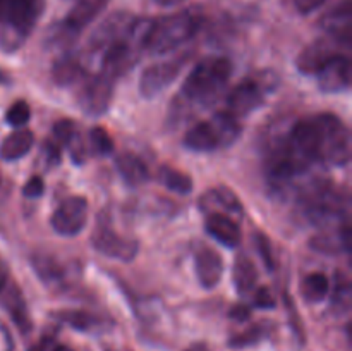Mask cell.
<instances>
[{
	"instance_id": "1",
	"label": "cell",
	"mask_w": 352,
	"mask_h": 351,
	"mask_svg": "<svg viewBox=\"0 0 352 351\" xmlns=\"http://www.w3.org/2000/svg\"><path fill=\"white\" fill-rule=\"evenodd\" d=\"M232 65L226 57H206L191 69L182 85L181 96L195 105L208 107L219 102L229 85Z\"/></svg>"
},
{
	"instance_id": "2",
	"label": "cell",
	"mask_w": 352,
	"mask_h": 351,
	"mask_svg": "<svg viewBox=\"0 0 352 351\" xmlns=\"http://www.w3.org/2000/svg\"><path fill=\"white\" fill-rule=\"evenodd\" d=\"M201 23L203 16L196 9H186L158 21H150L143 48L153 55L174 52L198 33Z\"/></svg>"
},
{
	"instance_id": "3",
	"label": "cell",
	"mask_w": 352,
	"mask_h": 351,
	"mask_svg": "<svg viewBox=\"0 0 352 351\" xmlns=\"http://www.w3.org/2000/svg\"><path fill=\"white\" fill-rule=\"evenodd\" d=\"M315 140L316 162L327 167H344L351 158V136L346 124L333 114L309 117Z\"/></svg>"
},
{
	"instance_id": "4",
	"label": "cell",
	"mask_w": 352,
	"mask_h": 351,
	"mask_svg": "<svg viewBox=\"0 0 352 351\" xmlns=\"http://www.w3.org/2000/svg\"><path fill=\"white\" fill-rule=\"evenodd\" d=\"M43 12V0H6L0 14V45L14 52L26 41Z\"/></svg>"
},
{
	"instance_id": "5",
	"label": "cell",
	"mask_w": 352,
	"mask_h": 351,
	"mask_svg": "<svg viewBox=\"0 0 352 351\" xmlns=\"http://www.w3.org/2000/svg\"><path fill=\"white\" fill-rule=\"evenodd\" d=\"M239 120L229 112H217L210 120L195 124L186 133L184 145L191 151H215L219 148L230 147L239 138Z\"/></svg>"
},
{
	"instance_id": "6",
	"label": "cell",
	"mask_w": 352,
	"mask_h": 351,
	"mask_svg": "<svg viewBox=\"0 0 352 351\" xmlns=\"http://www.w3.org/2000/svg\"><path fill=\"white\" fill-rule=\"evenodd\" d=\"M109 0H76L65 19L48 33L47 43L50 47H67L76 34L81 33L98 14L107 7Z\"/></svg>"
},
{
	"instance_id": "7",
	"label": "cell",
	"mask_w": 352,
	"mask_h": 351,
	"mask_svg": "<svg viewBox=\"0 0 352 351\" xmlns=\"http://www.w3.org/2000/svg\"><path fill=\"white\" fill-rule=\"evenodd\" d=\"M188 61L189 55H179V57L157 62V64L144 69L140 78L141 96L143 98H155L160 93H164L175 81V78L181 74Z\"/></svg>"
},
{
	"instance_id": "8",
	"label": "cell",
	"mask_w": 352,
	"mask_h": 351,
	"mask_svg": "<svg viewBox=\"0 0 352 351\" xmlns=\"http://www.w3.org/2000/svg\"><path fill=\"white\" fill-rule=\"evenodd\" d=\"M113 88H116V79L103 72L86 79L78 93V103L82 112L93 117L103 116L112 103Z\"/></svg>"
},
{
	"instance_id": "9",
	"label": "cell",
	"mask_w": 352,
	"mask_h": 351,
	"mask_svg": "<svg viewBox=\"0 0 352 351\" xmlns=\"http://www.w3.org/2000/svg\"><path fill=\"white\" fill-rule=\"evenodd\" d=\"M88 222V200L85 196L65 198L52 213L50 224L60 236H78Z\"/></svg>"
},
{
	"instance_id": "10",
	"label": "cell",
	"mask_w": 352,
	"mask_h": 351,
	"mask_svg": "<svg viewBox=\"0 0 352 351\" xmlns=\"http://www.w3.org/2000/svg\"><path fill=\"white\" fill-rule=\"evenodd\" d=\"M91 244L98 253L116 260L131 262L138 255V241L117 234L110 226H98L91 236Z\"/></svg>"
},
{
	"instance_id": "11",
	"label": "cell",
	"mask_w": 352,
	"mask_h": 351,
	"mask_svg": "<svg viewBox=\"0 0 352 351\" xmlns=\"http://www.w3.org/2000/svg\"><path fill=\"white\" fill-rule=\"evenodd\" d=\"M265 92L267 88L256 79H246V81L239 83L230 89L229 96H227V112L236 119L250 116L251 112L261 107L265 100Z\"/></svg>"
},
{
	"instance_id": "12",
	"label": "cell",
	"mask_w": 352,
	"mask_h": 351,
	"mask_svg": "<svg viewBox=\"0 0 352 351\" xmlns=\"http://www.w3.org/2000/svg\"><path fill=\"white\" fill-rule=\"evenodd\" d=\"M318 88L323 93L346 92L351 86V61L347 55H333L315 72Z\"/></svg>"
},
{
	"instance_id": "13",
	"label": "cell",
	"mask_w": 352,
	"mask_h": 351,
	"mask_svg": "<svg viewBox=\"0 0 352 351\" xmlns=\"http://www.w3.org/2000/svg\"><path fill=\"white\" fill-rule=\"evenodd\" d=\"M134 17L126 12H117L107 17L89 38L91 52H103L113 41H119L131 33L134 26Z\"/></svg>"
},
{
	"instance_id": "14",
	"label": "cell",
	"mask_w": 352,
	"mask_h": 351,
	"mask_svg": "<svg viewBox=\"0 0 352 351\" xmlns=\"http://www.w3.org/2000/svg\"><path fill=\"white\" fill-rule=\"evenodd\" d=\"M320 26L339 43H351L352 34V6L351 0H340L320 21Z\"/></svg>"
},
{
	"instance_id": "15",
	"label": "cell",
	"mask_w": 352,
	"mask_h": 351,
	"mask_svg": "<svg viewBox=\"0 0 352 351\" xmlns=\"http://www.w3.org/2000/svg\"><path fill=\"white\" fill-rule=\"evenodd\" d=\"M195 270L198 282L205 289H213L219 286L223 275V260L215 250L203 246L195 255Z\"/></svg>"
},
{
	"instance_id": "16",
	"label": "cell",
	"mask_w": 352,
	"mask_h": 351,
	"mask_svg": "<svg viewBox=\"0 0 352 351\" xmlns=\"http://www.w3.org/2000/svg\"><path fill=\"white\" fill-rule=\"evenodd\" d=\"M205 229L210 236L227 248H236L241 243V227L227 213H208Z\"/></svg>"
},
{
	"instance_id": "17",
	"label": "cell",
	"mask_w": 352,
	"mask_h": 351,
	"mask_svg": "<svg viewBox=\"0 0 352 351\" xmlns=\"http://www.w3.org/2000/svg\"><path fill=\"white\" fill-rule=\"evenodd\" d=\"M333 55H339L337 48L333 47L330 41L318 40L315 41V43L308 45V47L301 52V55L298 57L296 64H298V69L302 74H315V72L318 71L329 58H332Z\"/></svg>"
},
{
	"instance_id": "18",
	"label": "cell",
	"mask_w": 352,
	"mask_h": 351,
	"mask_svg": "<svg viewBox=\"0 0 352 351\" xmlns=\"http://www.w3.org/2000/svg\"><path fill=\"white\" fill-rule=\"evenodd\" d=\"M86 76V67L82 64V58L74 54H65L54 64L52 69V78L58 86H71L78 81H82Z\"/></svg>"
},
{
	"instance_id": "19",
	"label": "cell",
	"mask_w": 352,
	"mask_h": 351,
	"mask_svg": "<svg viewBox=\"0 0 352 351\" xmlns=\"http://www.w3.org/2000/svg\"><path fill=\"white\" fill-rule=\"evenodd\" d=\"M351 227L349 224H344L337 233H322L316 234L311 241L309 246L318 253L327 255H337L342 251H351Z\"/></svg>"
},
{
	"instance_id": "20",
	"label": "cell",
	"mask_w": 352,
	"mask_h": 351,
	"mask_svg": "<svg viewBox=\"0 0 352 351\" xmlns=\"http://www.w3.org/2000/svg\"><path fill=\"white\" fill-rule=\"evenodd\" d=\"M199 209L208 213H217L219 210H226L229 213L243 212V206H241V202L236 196V193L227 188H213L206 191L199 198Z\"/></svg>"
},
{
	"instance_id": "21",
	"label": "cell",
	"mask_w": 352,
	"mask_h": 351,
	"mask_svg": "<svg viewBox=\"0 0 352 351\" xmlns=\"http://www.w3.org/2000/svg\"><path fill=\"white\" fill-rule=\"evenodd\" d=\"M34 145V136L30 129H17L0 145V158L6 162H16L26 157Z\"/></svg>"
},
{
	"instance_id": "22",
	"label": "cell",
	"mask_w": 352,
	"mask_h": 351,
	"mask_svg": "<svg viewBox=\"0 0 352 351\" xmlns=\"http://www.w3.org/2000/svg\"><path fill=\"white\" fill-rule=\"evenodd\" d=\"M116 167L120 178L129 186H141L150 179V171L143 158L134 153H120L116 158Z\"/></svg>"
},
{
	"instance_id": "23",
	"label": "cell",
	"mask_w": 352,
	"mask_h": 351,
	"mask_svg": "<svg viewBox=\"0 0 352 351\" xmlns=\"http://www.w3.org/2000/svg\"><path fill=\"white\" fill-rule=\"evenodd\" d=\"M232 281H234V286H236V291L239 292L241 296L251 292L254 289V286H256V281H258L256 267H254L253 260L248 258L246 255H239V257L234 260Z\"/></svg>"
},
{
	"instance_id": "24",
	"label": "cell",
	"mask_w": 352,
	"mask_h": 351,
	"mask_svg": "<svg viewBox=\"0 0 352 351\" xmlns=\"http://www.w3.org/2000/svg\"><path fill=\"white\" fill-rule=\"evenodd\" d=\"M60 322L67 323L72 329L82 330V332H91V330H96L98 327H102V320L96 315L88 312H82V310H64V312L55 313Z\"/></svg>"
},
{
	"instance_id": "25",
	"label": "cell",
	"mask_w": 352,
	"mask_h": 351,
	"mask_svg": "<svg viewBox=\"0 0 352 351\" xmlns=\"http://www.w3.org/2000/svg\"><path fill=\"white\" fill-rule=\"evenodd\" d=\"M329 289H330V282L325 274L315 272V274H309L302 279L301 295L308 303L323 301V299L327 298V295H329Z\"/></svg>"
},
{
	"instance_id": "26",
	"label": "cell",
	"mask_w": 352,
	"mask_h": 351,
	"mask_svg": "<svg viewBox=\"0 0 352 351\" xmlns=\"http://www.w3.org/2000/svg\"><path fill=\"white\" fill-rule=\"evenodd\" d=\"M158 179H160V182L165 188H168L174 193H179V195H189L192 191V186H195L191 176L184 174V172L177 171L174 167H168V165L160 167Z\"/></svg>"
},
{
	"instance_id": "27",
	"label": "cell",
	"mask_w": 352,
	"mask_h": 351,
	"mask_svg": "<svg viewBox=\"0 0 352 351\" xmlns=\"http://www.w3.org/2000/svg\"><path fill=\"white\" fill-rule=\"evenodd\" d=\"M89 150L95 155H110L113 151V141L110 138V134L107 133L103 127L96 126L89 129Z\"/></svg>"
},
{
	"instance_id": "28",
	"label": "cell",
	"mask_w": 352,
	"mask_h": 351,
	"mask_svg": "<svg viewBox=\"0 0 352 351\" xmlns=\"http://www.w3.org/2000/svg\"><path fill=\"white\" fill-rule=\"evenodd\" d=\"M332 305L333 308L347 310L351 306V282L344 274L337 272L336 284H333L332 292Z\"/></svg>"
},
{
	"instance_id": "29",
	"label": "cell",
	"mask_w": 352,
	"mask_h": 351,
	"mask_svg": "<svg viewBox=\"0 0 352 351\" xmlns=\"http://www.w3.org/2000/svg\"><path fill=\"white\" fill-rule=\"evenodd\" d=\"M30 117H31V109L24 100H17V102H14L6 114L7 124H10L12 127L26 126Z\"/></svg>"
},
{
	"instance_id": "30",
	"label": "cell",
	"mask_w": 352,
	"mask_h": 351,
	"mask_svg": "<svg viewBox=\"0 0 352 351\" xmlns=\"http://www.w3.org/2000/svg\"><path fill=\"white\" fill-rule=\"evenodd\" d=\"M31 262H33L34 270H36L38 275H40L41 279H45V281H54V279L60 277V274H62L60 267H58V265L55 264L54 260H50L48 257H40V255H34V257L31 258Z\"/></svg>"
},
{
	"instance_id": "31",
	"label": "cell",
	"mask_w": 352,
	"mask_h": 351,
	"mask_svg": "<svg viewBox=\"0 0 352 351\" xmlns=\"http://www.w3.org/2000/svg\"><path fill=\"white\" fill-rule=\"evenodd\" d=\"M253 240H254V248H256L258 255H260L265 267H267L268 270H274L275 258H274V251H272V243L270 240H268V236L263 233H256L253 236Z\"/></svg>"
},
{
	"instance_id": "32",
	"label": "cell",
	"mask_w": 352,
	"mask_h": 351,
	"mask_svg": "<svg viewBox=\"0 0 352 351\" xmlns=\"http://www.w3.org/2000/svg\"><path fill=\"white\" fill-rule=\"evenodd\" d=\"M78 126L71 119H60L54 124V138L64 147H67L69 141L78 134Z\"/></svg>"
},
{
	"instance_id": "33",
	"label": "cell",
	"mask_w": 352,
	"mask_h": 351,
	"mask_svg": "<svg viewBox=\"0 0 352 351\" xmlns=\"http://www.w3.org/2000/svg\"><path fill=\"white\" fill-rule=\"evenodd\" d=\"M261 337H263V329H261V327H253V329L232 337V339L229 341V344L232 348H246L251 346V344H256Z\"/></svg>"
},
{
	"instance_id": "34",
	"label": "cell",
	"mask_w": 352,
	"mask_h": 351,
	"mask_svg": "<svg viewBox=\"0 0 352 351\" xmlns=\"http://www.w3.org/2000/svg\"><path fill=\"white\" fill-rule=\"evenodd\" d=\"M69 153H71V158L74 164H82L86 160V155H88V148H86L85 141L79 136V131L74 138L67 143Z\"/></svg>"
},
{
	"instance_id": "35",
	"label": "cell",
	"mask_w": 352,
	"mask_h": 351,
	"mask_svg": "<svg viewBox=\"0 0 352 351\" xmlns=\"http://www.w3.org/2000/svg\"><path fill=\"white\" fill-rule=\"evenodd\" d=\"M43 191L45 182L40 176H33V178L28 179L26 184H24L23 188V195L26 196V198H38V196L43 195Z\"/></svg>"
},
{
	"instance_id": "36",
	"label": "cell",
	"mask_w": 352,
	"mask_h": 351,
	"mask_svg": "<svg viewBox=\"0 0 352 351\" xmlns=\"http://www.w3.org/2000/svg\"><path fill=\"white\" fill-rule=\"evenodd\" d=\"M254 306H256V308H263V310L274 308L275 299L267 288L256 289V292H254Z\"/></svg>"
},
{
	"instance_id": "37",
	"label": "cell",
	"mask_w": 352,
	"mask_h": 351,
	"mask_svg": "<svg viewBox=\"0 0 352 351\" xmlns=\"http://www.w3.org/2000/svg\"><path fill=\"white\" fill-rule=\"evenodd\" d=\"M296 2V9L299 10L301 14H309L313 10L320 9L327 0H294Z\"/></svg>"
},
{
	"instance_id": "38",
	"label": "cell",
	"mask_w": 352,
	"mask_h": 351,
	"mask_svg": "<svg viewBox=\"0 0 352 351\" xmlns=\"http://www.w3.org/2000/svg\"><path fill=\"white\" fill-rule=\"evenodd\" d=\"M229 315L232 317L234 320H237V322H243V320L250 319L251 310H250V306H246V305H236L230 308Z\"/></svg>"
},
{
	"instance_id": "39",
	"label": "cell",
	"mask_w": 352,
	"mask_h": 351,
	"mask_svg": "<svg viewBox=\"0 0 352 351\" xmlns=\"http://www.w3.org/2000/svg\"><path fill=\"white\" fill-rule=\"evenodd\" d=\"M45 153H47L48 157V162H54V164H57L58 160H60V150L57 148V145L54 143H45Z\"/></svg>"
},
{
	"instance_id": "40",
	"label": "cell",
	"mask_w": 352,
	"mask_h": 351,
	"mask_svg": "<svg viewBox=\"0 0 352 351\" xmlns=\"http://www.w3.org/2000/svg\"><path fill=\"white\" fill-rule=\"evenodd\" d=\"M7 284H9V277H7V270H6V267H3L2 262H0V292H2L3 289L7 288Z\"/></svg>"
},
{
	"instance_id": "41",
	"label": "cell",
	"mask_w": 352,
	"mask_h": 351,
	"mask_svg": "<svg viewBox=\"0 0 352 351\" xmlns=\"http://www.w3.org/2000/svg\"><path fill=\"white\" fill-rule=\"evenodd\" d=\"M155 2L162 7H174V6H179V3H182L184 0H155Z\"/></svg>"
},
{
	"instance_id": "42",
	"label": "cell",
	"mask_w": 352,
	"mask_h": 351,
	"mask_svg": "<svg viewBox=\"0 0 352 351\" xmlns=\"http://www.w3.org/2000/svg\"><path fill=\"white\" fill-rule=\"evenodd\" d=\"M186 351H206V346H205V344H195V346L188 348Z\"/></svg>"
},
{
	"instance_id": "43",
	"label": "cell",
	"mask_w": 352,
	"mask_h": 351,
	"mask_svg": "<svg viewBox=\"0 0 352 351\" xmlns=\"http://www.w3.org/2000/svg\"><path fill=\"white\" fill-rule=\"evenodd\" d=\"M0 83H7V76L2 69H0Z\"/></svg>"
},
{
	"instance_id": "44",
	"label": "cell",
	"mask_w": 352,
	"mask_h": 351,
	"mask_svg": "<svg viewBox=\"0 0 352 351\" xmlns=\"http://www.w3.org/2000/svg\"><path fill=\"white\" fill-rule=\"evenodd\" d=\"M54 351H74V350H71V348L67 346H57Z\"/></svg>"
},
{
	"instance_id": "45",
	"label": "cell",
	"mask_w": 352,
	"mask_h": 351,
	"mask_svg": "<svg viewBox=\"0 0 352 351\" xmlns=\"http://www.w3.org/2000/svg\"><path fill=\"white\" fill-rule=\"evenodd\" d=\"M30 351H43V348H41V346H33Z\"/></svg>"
},
{
	"instance_id": "46",
	"label": "cell",
	"mask_w": 352,
	"mask_h": 351,
	"mask_svg": "<svg viewBox=\"0 0 352 351\" xmlns=\"http://www.w3.org/2000/svg\"><path fill=\"white\" fill-rule=\"evenodd\" d=\"M3 2H6V0H0V14H2V7H3Z\"/></svg>"
}]
</instances>
